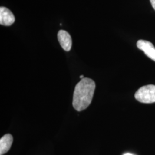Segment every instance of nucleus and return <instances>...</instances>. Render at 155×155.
I'll list each match as a JSON object with an SVG mask.
<instances>
[{
  "mask_svg": "<svg viewBox=\"0 0 155 155\" xmlns=\"http://www.w3.org/2000/svg\"><path fill=\"white\" fill-rule=\"evenodd\" d=\"M95 89V82L88 78H84L77 83L72 100V105L76 110H83L90 105L94 96Z\"/></svg>",
  "mask_w": 155,
  "mask_h": 155,
  "instance_id": "nucleus-1",
  "label": "nucleus"
},
{
  "mask_svg": "<svg viewBox=\"0 0 155 155\" xmlns=\"http://www.w3.org/2000/svg\"><path fill=\"white\" fill-rule=\"evenodd\" d=\"M134 97L141 103H154L155 102V85L149 84L140 87L136 92Z\"/></svg>",
  "mask_w": 155,
  "mask_h": 155,
  "instance_id": "nucleus-2",
  "label": "nucleus"
},
{
  "mask_svg": "<svg viewBox=\"0 0 155 155\" xmlns=\"http://www.w3.org/2000/svg\"><path fill=\"white\" fill-rule=\"evenodd\" d=\"M137 46L139 49L144 51L148 58L155 61V48L152 43L147 40H140L137 43Z\"/></svg>",
  "mask_w": 155,
  "mask_h": 155,
  "instance_id": "nucleus-3",
  "label": "nucleus"
},
{
  "mask_svg": "<svg viewBox=\"0 0 155 155\" xmlns=\"http://www.w3.org/2000/svg\"><path fill=\"white\" fill-rule=\"evenodd\" d=\"M15 21V17L13 13L7 8H0V24L4 26H10Z\"/></svg>",
  "mask_w": 155,
  "mask_h": 155,
  "instance_id": "nucleus-4",
  "label": "nucleus"
},
{
  "mask_svg": "<svg viewBox=\"0 0 155 155\" xmlns=\"http://www.w3.org/2000/svg\"><path fill=\"white\" fill-rule=\"evenodd\" d=\"M58 39L62 48L70 51L72 47V39L70 35L64 30H60L58 33Z\"/></svg>",
  "mask_w": 155,
  "mask_h": 155,
  "instance_id": "nucleus-5",
  "label": "nucleus"
},
{
  "mask_svg": "<svg viewBox=\"0 0 155 155\" xmlns=\"http://www.w3.org/2000/svg\"><path fill=\"white\" fill-rule=\"evenodd\" d=\"M13 137L10 134H6L0 139V155H4L10 150L13 143Z\"/></svg>",
  "mask_w": 155,
  "mask_h": 155,
  "instance_id": "nucleus-6",
  "label": "nucleus"
},
{
  "mask_svg": "<svg viewBox=\"0 0 155 155\" xmlns=\"http://www.w3.org/2000/svg\"><path fill=\"white\" fill-rule=\"evenodd\" d=\"M151 5L152 6L153 8L155 10V0H150Z\"/></svg>",
  "mask_w": 155,
  "mask_h": 155,
  "instance_id": "nucleus-7",
  "label": "nucleus"
},
{
  "mask_svg": "<svg viewBox=\"0 0 155 155\" xmlns=\"http://www.w3.org/2000/svg\"><path fill=\"white\" fill-rule=\"evenodd\" d=\"M80 78H81V79L84 78V76H83V75H81V76H80Z\"/></svg>",
  "mask_w": 155,
  "mask_h": 155,
  "instance_id": "nucleus-8",
  "label": "nucleus"
},
{
  "mask_svg": "<svg viewBox=\"0 0 155 155\" xmlns=\"http://www.w3.org/2000/svg\"><path fill=\"white\" fill-rule=\"evenodd\" d=\"M124 155H133V154H131V153H125V154H124Z\"/></svg>",
  "mask_w": 155,
  "mask_h": 155,
  "instance_id": "nucleus-9",
  "label": "nucleus"
}]
</instances>
